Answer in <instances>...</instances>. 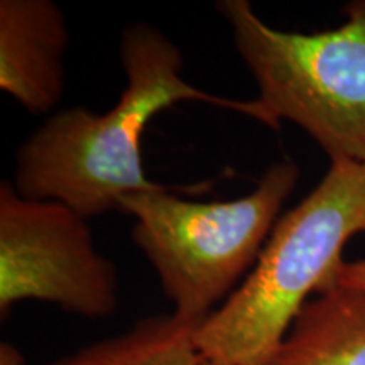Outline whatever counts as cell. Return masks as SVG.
<instances>
[{
  "mask_svg": "<svg viewBox=\"0 0 365 365\" xmlns=\"http://www.w3.org/2000/svg\"><path fill=\"white\" fill-rule=\"evenodd\" d=\"M90 218L54 200H31L0 185V314L19 301L56 304L83 318L118 307V274L95 247Z\"/></svg>",
  "mask_w": 365,
  "mask_h": 365,
  "instance_id": "obj_5",
  "label": "cell"
},
{
  "mask_svg": "<svg viewBox=\"0 0 365 365\" xmlns=\"http://www.w3.org/2000/svg\"><path fill=\"white\" fill-rule=\"evenodd\" d=\"M217 9L274 120L301 127L331 163L365 166V0L346 4L340 27L308 34L266 24L249 0Z\"/></svg>",
  "mask_w": 365,
  "mask_h": 365,
  "instance_id": "obj_4",
  "label": "cell"
},
{
  "mask_svg": "<svg viewBox=\"0 0 365 365\" xmlns=\"http://www.w3.org/2000/svg\"><path fill=\"white\" fill-rule=\"evenodd\" d=\"M70 33L53 0L0 2V88L33 115L51 112L65 95Z\"/></svg>",
  "mask_w": 365,
  "mask_h": 365,
  "instance_id": "obj_6",
  "label": "cell"
},
{
  "mask_svg": "<svg viewBox=\"0 0 365 365\" xmlns=\"http://www.w3.org/2000/svg\"><path fill=\"white\" fill-rule=\"evenodd\" d=\"M365 232V166L333 161L282 215L242 284L195 331L205 360L266 365L312 293L336 286L346 242Z\"/></svg>",
  "mask_w": 365,
  "mask_h": 365,
  "instance_id": "obj_2",
  "label": "cell"
},
{
  "mask_svg": "<svg viewBox=\"0 0 365 365\" xmlns=\"http://www.w3.org/2000/svg\"><path fill=\"white\" fill-rule=\"evenodd\" d=\"M336 286L349 287V289L365 291V259L354 262H345L340 269Z\"/></svg>",
  "mask_w": 365,
  "mask_h": 365,
  "instance_id": "obj_9",
  "label": "cell"
},
{
  "mask_svg": "<svg viewBox=\"0 0 365 365\" xmlns=\"http://www.w3.org/2000/svg\"><path fill=\"white\" fill-rule=\"evenodd\" d=\"M120 58L127 83L115 107L103 113L66 108L19 145L12 185L21 196L54 200L93 218L122 212L130 195L168 190L145 176L140 143L150 118L181 102L227 108L281 129L259 100L220 97L182 78L181 49L158 27L127 26Z\"/></svg>",
  "mask_w": 365,
  "mask_h": 365,
  "instance_id": "obj_1",
  "label": "cell"
},
{
  "mask_svg": "<svg viewBox=\"0 0 365 365\" xmlns=\"http://www.w3.org/2000/svg\"><path fill=\"white\" fill-rule=\"evenodd\" d=\"M198 325L175 313L149 317L122 335L85 346L51 365H203L195 344Z\"/></svg>",
  "mask_w": 365,
  "mask_h": 365,
  "instance_id": "obj_8",
  "label": "cell"
},
{
  "mask_svg": "<svg viewBox=\"0 0 365 365\" xmlns=\"http://www.w3.org/2000/svg\"><path fill=\"white\" fill-rule=\"evenodd\" d=\"M0 365H26V360L16 346L4 341L0 345Z\"/></svg>",
  "mask_w": 365,
  "mask_h": 365,
  "instance_id": "obj_10",
  "label": "cell"
},
{
  "mask_svg": "<svg viewBox=\"0 0 365 365\" xmlns=\"http://www.w3.org/2000/svg\"><path fill=\"white\" fill-rule=\"evenodd\" d=\"M266 365H365V291L335 286L308 301Z\"/></svg>",
  "mask_w": 365,
  "mask_h": 365,
  "instance_id": "obj_7",
  "label": "cell"
},
{
  "mask_svg": "<svg viewBox=\"0 0 365 365\" xmlns=\"http://www.w3.org/2000/svg\"><path fill=\"white\" fill-rule=\"evenodd\" d=\"M298 180V164L281 159L250 193L230 202H188L168 190L127 196L122 212L135 218L132 240L156 271L176 317L202 323L234 293Z\"/></svg>",
  "mask_w": 365,
  "mask_h": 365,
  "instance_id": "obj_3",
  "label": "cell"
},
{
  "mask_svg": "<svg viewBox=\"0 0 365 365\" xmlns=\"http://www.w3.org/2000/svg\"><path fill=\"white\" fill-rule=\"evenodd\" d=\"M203 365H227V364H220V362H212V360H205Z\"/></svg>",
  "mask_w": 365,
  "mask_h": 365,
  "instance_id": "obj_11",
  "label": "cell"
}]
</instances>
